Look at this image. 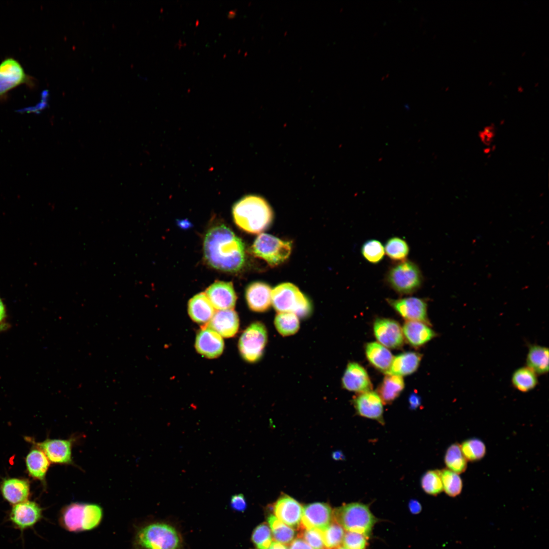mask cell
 <instances>
[{"mask_svg":"<svg viewBox=\"0 0 549 549\" xmlns=\"http://www.w3.org/2000/svg\"><path fill=\"white\" fill-rule=\"evenodd\" d=\"M203 251L207 263L223 271H238L245 263L242 241L223 224L215 226L207 231L204 239Z\"/></svg>","mask_w":549,"mask_h":549,"instance_id":"1","label":"cell"},{"mask_svg":"<svg viewBox=\"0 0 549 549\" xmlns=\"http://www.w3.org/2000/svg\"><path fill=\"white\" fill-rule=\"evenodd\" d=\"M232 215L239 228L252 234L265 230L273 218L272 209L266 200L254 195L246 196L236 202L232 208Z\"/></svg>","mask_w":549,"mask_h":549,"instance_id":"2","label":"cell"},{"mask_svg":"<svg viewBox=\"0 0 549 549\" xmlns=\"http://www.w3.org/2000/svg\"><path fill=\"white\" fill-rule=\"evenodd\" d=\"M384 281L396 293L401 295H410L421 288L423 276L416 263L406 259L394 262L388 268Z\"/></svg>","mask_w":549,"mask_h":549,"instance_id":"3","label":"cell"},{"mask_svg":"<svg viewBox=\"0 0 549 549\" xmlns=\"http://www.w3.org/2000/svg\"><path fill=\"white\" fill-rule=\"evenodd\" d=\"M103 510L95 504L73 503L62 511L60 521L70 532L87 531L96 528L101 522Z\"/></svg>","mask_w":549,"mask_h":549,"instance_id":"4","label":"cell"},{"mask_svg":"<svg viewBox=\"0 0 549 549\" xmlns=\"http://www.w3.org/2000/svg\"><path fill=\"white\" fill-rule=\"evenodd\" d=\"M332 519L347 531L368 537L376 519L368 505L359 502L343 505L332 511Z\"/></svg>","mask_w":549,"mask_h":549,"instance_id":"5","label":"cell"},{"mask_svg":"<svg viewBox=\"0 0 549 549\" xmlns=\"http://www.w3.org/2000/svg\"><path fill=\"white\" fill-rule=\"evenodd\" d=\"M271 303L278 313L291 312L301 318L308 317L311 313L309 299L290 283L280 284L272 290Z\"/></svg>","mask_w":549,"mask_h":549,"instance_id":"6","label":"cell"},{"mask_svg":"<svg viewBox=\"0 0 549 549\" xmlns=\"http://www.w3.org/2000/svg\"><path fill=\"white\" fill-rule=\"evenodd\" d=\"M136 541L143 549H179L180 539L176 529L168 524L157 523L141 528Z\"/></svg>","mask_w":549,"mask_h":549,"instance_id":"7","label":"cell"},{"mask_svg":"<svg viewBox=\"0 0 549 549\" xmlns=\"http://www.w3.org/2000/svg\"><path fill=\"white\" fill-rule=\"evenodd\" d=\"M291 252L290 242L266 233L259 235L251 247V252L255 256L263 259L272 267L283 263Z\"/></svg>","mask_w":549,"mask_h":549,"instance_id":"8","label":"cell"},{"mask_svg":"<svg viewBox=\"0 0 549 549\" xmlns=\"http://www.w3.org/2000/svg\"><path fill=\"white\" fill-rule=\"evenodd\" d=\"M267 341L265 325L255 322L248 326L240 336L238 348L242 357L247 361H257L262 356Z\"/></svg>","mask_w":549,"mask_h":549,"instance_id":"9","label":"cell"},{"mask_svg":"<svg viewBox=\"0 0 549 549\" xmlns=\"http://www.w3.org/2000/svg\"><path fill=\"white\" fill-rule=\"evenodd\" d=\"M22 84L32 86L33 78L25 73L17 60L6 58L0 64V102L7 98L11 90Z\"/></svg>","mask_w":549,"mask_h":549,"instance_id":"10","label":"cell"},{"mask_svg":"<svg viewBox=\"0 0 549 549\" xmlns=\"http://www.w3.org/2000/svg\"><path fill=\"white\" fill-rule=\"evenodd\" d=\"M386 301L407 321H420L430 325L428 316V303L424 299L408 297L399 299L387 298Z\"/></svg>","mask_w":549,"mask_h":549,"instance_id":"11","label":"cell"},{"mask_svg":"<svg viewBox=\"0 0 549 549\" xmlns=\"http://www.w3.org/2000/svg\"><path fill=\"white\" fill-rule=\"evenodd\" d=\"M374 333L377 341L385 347L401 348L404 343L402 328L396 321L384 318H377L374 323Z\"/></svg>","mask_w":549,"mask_h":549,"instance_id":"12","label":"cell"},{"mask_svg":"<svg viewBox=\"0 0 549 549\" xmlns=\"http://www.w3.org/2000/svg\"><path fill=\"white\" fill-rule=\"evenodd\" d=\"M74 438L67 439H47L37 444L49 462L56 464L73 465L72 447Z\"/></svg>","mask_w":549,"mask_h":549,"instance_id":"13","label":"cell"},{"mask_svg":"<svg viewBox=\"0 0 549 549\" xmlns=\"http://www.w3.org/2000/svg\"><path fill=\"white\" fill-rule=\"evenodd\" d=\"M332 520V511L328 504L316 502L306 505L299 530L318 529L324 531Z\"/></svg>","mask_w":549,"mask_h":549,"instance_id":"14","label":"cell"},{"mask_svg":"<svg viewBox=\"0 0 549 549\" xmlns=\"http://www.w3.org/2000/svg\"><path fill=\"white\" fill-rule=\"evenodd\" d=\"M353 403L358 415L384 424L383 403L377 392L370 390L360 393Z\"/></svg>","mask_w":549,"mask_h":549,"instance_id":"15","label":"cell"},{"mask_svg":"<svg viewBox=\"0 0 549 549\" xmlns=\"http://www.w3.org/2000/svg\"><path fill=\"white\" fill-rule=\"evenodd\" d=\"M42 517L41 507L35 502L27 500L14 505L9 515L10 521L21 531L33 527Z\"/></svg>","mask_w":549,"mask_h":549,"instance_id":"16","label":"cell"},{"mask_svg":"<svg viewBox=\"0 0 549 549\" xmlns=\"http://www.w3.org/2000/svg\"><path fill=\"white\" fill-rule=\"evenodd\" d=\"M276 517L282 522L293 528L299 529L302 515L303 507L292 497L281 496L273 506Z\"/></svg>","mask_w":549,"mask_h":549,"instance_id":"17","label":"cell"},{"mask_svg":"<svg viewBox=\"0 0 549 549\" xmlns=\"http://www.w3.org/2000/svg\"><path fill=\"white\" fill-rule=\"evenodd\" d=\"M215 309L218 310L233 309L236 295L231 282L216 281L205 292Z\"/></svg>","mask_w":549,"mask_h":549,"instance_id":"18","label":"cell"},{"mask_svg":"<svg viewBox=\"0 0 549 549\" xmlns=\"http://www.w3.org/2000/svg\"><path fill=\"white\" fill-rule=\"evenodd\" d=\"M342 383L345 389L358 393L372 390V388L367 371L355 362H349L347 365L342 377Z\"/></svg>","mask_w":549,"mask_h":549,"instance_id":"19","label":"cell"},{"mask_svg":"<svg viewBox=\"0 0 549 549\" xmlns=\"http://www.w3.org/2000/svg\"><path fill=\"white\" fill-rule=\"evenodd\" d=\"M195 347L197 352L203 356L214 358L222 353L224 341L218 333L206 326L198 333Z\"/></svg>","mask_w":549,"mask_h":549,"instance_id":"20","label":"cell"},{"mask_svg":"<svg viewBox=\"0 0 549 549\" xmlns=\"http://www.w3.org/2000/svg\"><path fill=\"white\" fill-rule=\"evenodd\" d=\"M239 324V318L236 312L233 309H228L216 312L207 326L222 337L230 338L237 332Z\"/></svg>","mask_w":549,"mask_h":549,"instance_id":"21","label":"cell"},{"mask_svg":"<svg viewBox=\"0 0 549 549\" xmlns=\"http://www.w3.org/2000/svg\"><path fill=\"white\" fill-rule=\"evenodd\" d=\"M271 291L270 287L263 282L250 284L246 290V298L249 308L257 312L268 310L271 303Z\"/></svg>","mask_w":549,"mask_h":549,"instance_id":"22","label":"cell"},{"mask_svg":"<svg viewBox=\"0 0 549 549\" xmlns=\"http://www.w3.org/2000/svg\"><path fill=\"white\" fill-rule=\"evenodd\" d=\"M430 325L417 321H407L402 328L404 337L414 347H420L437 336Z\"/></svg>","mask_w":549,"mask_h":549,"instance_id":"23","label":"cell"},{"mask_svg":"<svg viewBox=\"0 0 549 549\" xmlns=\"http://www.w3.org/2000/svg\"><path fill=\"white\" fill-rule=\"evenodd\" d=\"M1 491L6 500L15 505L27 500L29 495V484L24 479L9 478L3 482Z\"/></svg>","mask_w":549,"mask_h":549,"instance_id":"24","label":"cell"},{"mask_svg":"<svg viewBox=\"0 0 549 549\" xmlns=\"http://www.w3.org/2000/svg\"><path fill=\"white\" fill-rule=\"evenodd\" d=\"M188 313L191 319L198 323L209 322L214 315L215 308L205 293H200L190 299Z\"/></svg>","mask_w":549,"mask_h":549,"instance_id":"25","label":"cell"},{"mask_svg":"<svg viewBox=\"0 0 549 549\" xmlns=\"http://www.w3.org/2000/svg\"><path fill=\"white\" fill-rule=\"evenodd\" d=\"M422 355L415 352L401 353L393 358L390 368L386 375L400 376L410 375L418 369Z\"/></svg>","mask_w":549,"mask_h":549,"instance_id":"26","label":"cell"},{"mask_svg":"<svg viewBox=\"0 0 549 549\" xmlns=\"http://www.w3.org/2000/svg\"><path fill=\"white\" fill-rule=\"evenodd\" d=\"M365 351L370 363L378 370L386 374L390 368L393 358L390 351L377 342L367 343Z\"/></svg>","mask_w":549,"mask_h":549,"instance_id":"27","label":"cell"},{"mask_svg":"<svg viewBox=\"0 0 549 549\" xmlns=\"http://www.w3.org/2000/svg\"><path fill=\"white\" fill-rule=\"evenodd\" d=\"M548 349L537 344L530 345L526 356V367L537 375L548 372Z\"/></svg>","mask_w":549,"mask_h":549,"instance_id":"28","label":"cell"},{"mask_svg":"<svg viewBox=\"0 0 549 549\" xmlns=\"http://www.w3.org/2000/svg\"><path fill=\"white\" fill-rule=\"evenodd\" d=\"M405 387L402 377L386 375L378 388L377 393L383 404H390L397 399Z\"/></svg>","mask_w":549,"mask_h":549,"instance_id":"29","label":"cell"},{"mask_svg":"<svg viewBox=\"0 0 549 549\" xmlns=\"http://www.w3.org/2000/svg\"><path fill=\"white\" fill-rule=\"evenodd\" d=\"M26 465L31 476L44 480L50 465V462L41 450L39 448L33 449L26 456Z\"/></svg>","mask_w":549,"mask_h":549,"instance_id":"30","label":"cell"},{"mask_svg":"<svg viewBox=\"0 0 549 549\" xmlns=\"http://www.w3.org/2000/svg\"><path fill=\"white\" fill-rule=\"evenodd\" d=\"M512 386L517 390L527 392L538 384L537 375L527 367H522L515 370L511 377Z\"/></svg>","mask_w":549,"mask_h":549,"instance_id":"31","label":"cell"},{"mask_svg":"<svg viewBox=\"0 0 549 549\" xmlns=\"http://www.w3.org/2000/svg\"><path fill=\"white\" fill-rule=\"evenodd\" d=\"M444 463L447 469L459 474L465 472L467 461L463 454L460 444L455 443L447 449L444 455Z\"/></svg>","mask_w":549,"mask_h":549,"instance_id":"32","label":"cell"},{"mask_svg":"<svg viewBox=\"0 0 549 549\" xmlns=\"http://www.w3.org/2000/svg\"><path fill=\"white\" fill-rule=\"evenodd\" d=\"M384 251L390 260L396 262L407 259L410 248L405 239L400 237L393 236L387 240Z\"/></svg>","mask_w":549,"mask_h":549,"instance_id":"33","label":"cell"},{"mask_svg":"<svg viewBox=\"0 0 549 549\" xmlns=\"http://www.w3.org/2000/svg\"><path fill=\"white\" fill-rule=\"evenodd\" d=\"M274 539L283 544L291 543L295 536L293 529L278 520L274 515L270 514L267 518Z\"/></svg>","mask_w":549,"mask_h":549,"instance_id":"34","label":"cell"},{"mask_svg":"<svg viewBox=\"0 0 549 549\" xmlns=\"http://www.w3.org/2000/svg\"><path fill=\"white\" fill-rule=\"evenodd\" d=\"M274 323L278 331L283 336L294 334L299 328L298 317L291 312L278 313Z\"/></svg>","mask_w":549,"mask_h":549,"instance_id":"35","label":"cell"},{"mask_svg":"<svg viewBox=\"0 0 549 549\" xmlns=\"http://www.w3.org/2000/svg\"><path fill=\"white\" fill-rule=\"evenodd\" d=\"M463 455L467 461L476 462L485 455L486 449L484 442L479 439H468L460 444Z\"/></svg>","mask_w":549,"mask_h":549,"instance_id":"36","label":"cell"},{"mask_svg":"<svg viewBox=\"0 0 549 549\" xmlns=\"http://www.w3.org/2000/svg\"><path fill=\"white\" fill-rule=\"evenodd\" d=\"M444 492L451 497L459 496L463 489V481L459 474L448 469L440 470Z\"/></svg>","mask_w":549,"mask_h":549,"instance_id":"37","label":"cell"},{"mask_svg":"<svg viewBox=\"0 0 549 549\" xmlns=\"http://www.w3.org/2000/svg\"><path fill=\"white\" fill-rule=\"evenodd\" d=\"M362 257L372 264H378L383 259L384 247L378 240L372 239L365 241L361 248Z\"/></svg>","mask_w":549,"mask_h":549,"instance_id":"38","label":"cell"},{"mask_svg":"<svg viewBox=\"0 0 549 549\" xmlns=\"http://www.w3.org/2000/svg\"><path fill=\"white\" fill-rule=\"evenodd\" d=\"M322 532L323 542L326 548H337L343 543L344 529L333 519L327 528Z\"/></svg>","mask_w":549,"mask_h":549,"instance_id":"39","label":"cell"},{"mask_svg":"<svg viewBox=\"0 0 549 549\" xmlns=\"http://www.w3.org/2000/svg\"><path fill=\"white\" fill-rule=\"evenodd\" d=\"M421 485L424 492L436 496L443 491L440 470L426 471L421 479Z\"/></svg>","mask_w":549,"mask_h":549,"instance_id":"40","label":"cell"},{"mask_svg":"<svg viewBox=\"0 0 549 549\" xmlns=\"http://www.w3.org/2000/svg\"><path fill=\"white\" fill-rule=\"evenodd\" d=\"M253 543L258 549H268L271 543L272 538L270 528L265 523L258 525L253 531L252 535Z\"/></svg>","mask_w":549,"mask_h":549,"instance_id":"41","label":"cell"},{"mask_svg":"<svg viewBox=\"0 0 549 549\" xmlns=\"http://www.w3.org/2000/svg\"><path fill=\"white\" fill-rule=\"evenodd\" d=\"M298 537L302 539L313 549H325L323 532L318 529L300 530Z\"/></svg>","mask_w":549,"mask_h":549,"instance_id":"42","label":"cell"},{"mask_svg":"<svg viewBox=\"0 0 549 549\" xmlns=\"http://www.w3.org/2000/svg\"><path fill=\"white\" fill-rule=\"evenodd\" d=\"M367 537L358 533L347 531L344 534L343 543L347 549H365Z\"/></svg>","mask_w":549,"mask_h":549,"instance_id":"43","label":"cell"},{"mask_svg":"<svg viewBox=\"0 0 549 549\" xmlns=\"http://www.w3.org/2000/svg\"><path fill=\"white\" fill-rule=\"evenodd\" d=\"M496 135V127L493 125L485 126L478 133L481 142L486 146L490 147L493 142Z\"/></svg>","mask_w":549,"mask_h":549,"instance_id":"44","label":"cell"},{"mask_svg":"<svg viewBox=\"0 0 549 549\" xmlns=\"http://www.w3.org/2000/svg\"><path fill=\"white\" fill-rule=\"evenodd\" d=\"M230 505L236 511L243 512L246 509L247 503L243 495L236 494L232 496Z\"/></svg>","mask_w":549,"mask_h":549,"instance_id":"45","label":"cell"},{"mask_svg":"<svg viewBox=\"0 0 549 549\" xmlns=\"http://www.w3.org/2000/svg\"><path fill=\"white\" fill-rule=\"evenodd\" d=\"M289 549H313L305 541L297 538L291 542Z\"/></svg>","mask_w":549,"mask_h":549,"instance_id":"46","label":"cell"},{"mask_svg":"<svg viewBox=\"0 0 549 549\" xmlns=\"http://www.w3.org/2000/svg\"><path fill=\"white\" fill-rule=\"evenodd\" d=\"M409 402L411 409H416L420 404V398L418 394L413 392L410 395Z\"/></svg>","mask_w":549,"mask_h":549,"instance_id":"47","label":"cell"},{"mask_svg":"<svg viewBox=\"0 0 549 549\" xmlns=\"http://www.w3.org/2000/svg\"><path fill=\"white\" fill-rule=\"evenodd\" d=\"M410 511L414 514L419 513L421 510V506L417 500H411L409 503Z\"/></svg>","mask_w":549,"mask_h":549,"instance_id":"48","label":"cell"},{"mask_svg":"<svg viewBox=\"0 0 549 549\" xmlns=\"http://www.w3.org/2000/svg\"><path fill=\"white\" fill-rule=\"evenodd\" d=\"M6 310L5 306L0 298V324L3 323V321L6 317Z\"/></svg>","mask_w":549,"mask_h":549,"instance_id":"49","label":"cell"},{"mask_svg":"<svg viewBox=\"0 0 549 549\" xmlns=\"http://www.w3.org/2000/svg\"><path fill=\"white\" fill-rule=\"evenodd\" d=\"M268 549H288L285 545L277 541L271 542Z\"/></svg>","mask_w":549,"mask_h":549,"instance_id":"50","label":"cell"},{"mask_svg":"<svg viewBox=\"0 0 549 549\" xmlns=\"http://www.w3.org/2000/svg\"><path fill=\"white\" fill-rule=\"evenodd\" d=\"M9 325L7 323H3L0 324V332L6 330Z\"/></svg>","mask_w":549,"mask_h":549,"instance_id":"51","label":"cell"},{"mask_svg":"<svg viewBox=\"0 0 549 549\" xmlns=\"http://www.w3.org/2000/svg\"><path fill=\"white\" fill-rule=\"evenodd\" d=\"M336 549H347V548H346V547H342V546H340V547H338V548H336Z\"/></svg>","mask_w":549,"mask_h":549,"instance_id":"52","label":"cell"},{"mask_svg":"<svg viewBox=\"0 0 549 549\" xmlns=\"http://www.w3.org/2000/svg\"><path fill=\"white\" fill-rule=\"evenodd\" d=\"M327 549H329V548H327Z\"/></svg>","mask_w":549,"mask_h":549,"instance_id":"53","label":"cell"}]
</instances>
